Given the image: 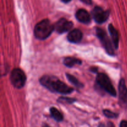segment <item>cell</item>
I'll return each instance as SVG.
<instances>
[{
	"mask_svg": "<svg viewBox=\"0 0 127 127\" xmlns=\"http://www.w3.org/2000/svg\"><path fill=\"white\" fill-rule=\"evenodd\" d=\"M40 83L43 86L53 93L62 94H71L74 91V89L68 86L63 82L61 81L57 78L52 76H43L39 80Z\"/></svg>",
	"mask_w": 127,
	"mask_h": 127,
	"instance_id": "obj_1",
	"label": "cell"
},
{
	"mask_svg": "<svg viewBox=\"0 0 127 127\" xmlns=\"http://www.w3.org/2000/svg\"><path fill=\"white\" fill-rule=\"evenodd\" d=\"M55 30L54 26L48 19H43L38 22L34 27V36L39 40H45L48 38Z\"/></svg>",
	"mask_w": 127,
	"mask_h": 127,
	"instance_id": "obj_2",
	"label": "cell"
},
{
	"mask_svg": "<svg viewBox=\"0 0 127 127\" xmlns=\"http://www.w3.org/2000/svg\"><path fill=\"white\" fill-rule=\"evenodd\" d=\"M96 82L100 88L103 90L111 95L112 96L115 97L117 95V92L112 84L110 78L107 74L104 73H98L96 77Z\"/></svg>",
	"mask_w": 127,
	"mask_h": 127,
	"instance_id": "obj_3",
	"label": "cell"
},
{
	"mask_svg": "<svg viewBox=\"0 0 127 127\" xmlns=\"http://www.w3.org/2000/svg\"><path fill=\"white\" fill-rule=\"evenodd\" d=\"M26 75L20 68H15L11 71L10 81L11 84L17 89H21L24 86L26 82Z\"/></svg>",
	"mask_w": 127,
	"mask_h": 127,
	"instance_id": "obj_4",
	"label": "cell"
},
{
	"mask_svg": "<svg viewBox=\"0 0 127 127\" xmlns=\"http://www.w3.org/2000/svg\"><path fill=\"white\" fill-rule=\"evenodd\" d=\"M96 35L100 40V42L102 44L103 47L105 48V51L109 55H115V51H114V47H113L110 40L107 35L106 32L100 28H97Z\"/></svg>",
	"mask_w": 127,
	"mask_h": 127,
	"instance_id": "obj_5",
	"label": "cell"
},
{
	"mask_svg": "<svg viewBox=\"0 0 127 127\" xmlns=\"http://www.w3.org/2000/svg\"><path fill=\"white\" fill-rule=\"evenodd\" d=\"M92 15L95 22L98 24H102L107 21L110 15L109 11H104L99 6L94 7L92 11Z\"/></svg>",
	"mask_w": 127,
	"mask_h": 127,
	"instance_id": "obj_6",
	"label": "cell"
},
{
	"mask_svg": "<svg viewBox=\"0 0 127 127\" xmlns=\"http://www.w3.org/2000/svg\"><path fill=\"white\" fill-rule=\"evenodd\" d=\"M119 102L120 106L127 109V88L124 79L122 78L119 84Z\"/></svg>",
	"mask_w": 127,
	"mask_h": 127,
	"instance_id": "obj_7",
	"label": "cell"
},
{
	"mask_svg": "<svg viewBox=\"0 0 127 127\" xmlns=\"http://www.w3.org/2000/svg\"><path fill=\"white\" fill-rule=\"evenodd\" d=\"M73 23L64 18H62L55 24V30L59 33H63L69 31L73 27Z\"/></svg>",
	"mask_w": 127,
	"mask_h": 127,
	"instance_id": "obj_8",
	"label": "cell"
},
{
	"mask_svg": "<svg viewBox=\"0 0 127 127\" xmlns=\"http://www.w3.org/2000/svg\"><path fill=\"white\" fill-rule=\"evenodd\" d=\"M76 18L78 21L81 22V23L88 24L91 21V17L89 14V12L85 9H80L78 10L76 12Z\"/></svg>",
	"mask_w": 127,
	"mask_h": 127,
	"instance_id": "obj_9",
	"label": "cell"
},
{
	"mask_svg": "<svg viewBox=\"0 0 127 127\" xmlns=\"http://www.w3.org/2000/svg\"><path fill=\"white\" fill-rule=\"evenodd\" d=\"M83 33L78 29H74L69 32L67 38L70 42L73 43H78L81 41L83 38Z\"/></svg>",
	"mask_w": 127,
	"mask_h": 127,
	"instance_id": "obj_10",
	"label": "cell"
},
{
	"mask_svg": "<svg viewBox=\"0 0 127 127\" xmlns=\"http://www.w3.org/2000/svg\"><path fill=\"white\" fill-rule=\"evenodd\" d=\"M109 31L110 32V36H111L112 40L113 43L114 45V47L115 49H117L119 47V36L118 31H117L116 29L113 26L112 24L109 25Z\"/></svg>",
	"mask_w": 127,
	"mask_h": 127,
	"instance_id": "obj_11",
	"label": "cell"
},
{
	"mask_svg": "<svg viewBox=\"0 0 127 127\" xmlns=\"http://www.w3.org/2000/svg\"><path fill=\"white\" fill-rule=\"evenodd\" d=\"M81 60L73 57H66L63 60V64L68 68H72L76 64H81Z\"/></svg>",
	"mask_w": 127,
	"mask_h": 127,
	"instance_id": "obj_12",
	"label": "cell"
},
{
	"mask_svg": "<svg viewBox=\"0 0 127 127\" xmlns=\"http://www.w3.org/2000/svg\"><path fill=\"white\" fill-rule=\"evenodd\" d=\"M50 112L51 116L53 117V119H54L55 120H56V121L58 122L63 121V114H62L57 108L52 107H51L50 109Z\"/></svg>",
	"mask_w": 127,
	"mask_h": 127,
	"instance_id": "obj_13",
	"label": "cell"
},
{
	"mask_svg": "<svg viewBox=\"0 0 127 127\" xmlns=\"http://www.w3.org/2000/svg\"><path fill=\"white\" fill-rule=\"evenodd\" d=\"M66 78L67 79H68V80L72 84H73L74 86L76 87V88H83L84 85H83V84H82L76 77H74V76L71 75V74H68V73L66 74Z\"/></svg>",
	"mask_w": 127,
	"mask_h": 127,
	"instance_id": "obj_14",
	"label": "cell"
},
{
	"mask_svg": "<svg viewBox=\"0 0 127 127\" xmlns=\"http://www.w3.org/2000/svg\"><path fill=\"white\" fill-rule=\"evenodd\" d=\"M76 101V99H73V98L65 97H60L57 99V102L60 104H71Z\"/></svg>",
	"mask_w": 127,
	"mask_h": 127,
	"instance_id": "obj_15",
	"label": "cell"
},
{
	"mask_svg": "<svg viewBox=\"0 0 127 127\" xmlns=\"http://www.w3.org/2000/svg\"><path fill=\"white\" fill-rule=\"evenodd\" d=\"M103 114L106 117L109 118V119H117L119 116L118 114L113 112L111 110H108V109H105L103 110Z\"/></svg>",
	"mask_w": 127,
	"mask_h": 127,
	"instance_id": "obj_16",
	"label": "cell"
},
{
	"mask_svg": "<svg viewBox=\"0 0 127 127\" xmlns=\"http://www.w3.org/2000/svg\"><path fill=\"white\" fill-rule=\"evenodd\" d=\"M120 127H127V120H122L120 124Z\"/></svg>",
	"mask_w": 127,
	"mask_h": 127,
	"instance_id": "obj_17",
	"label": "cell"
},
{
	"mask_svg": "<svg viewBox=\"0 0 127 127\" xmlns=\"http://www.w3.org/2000/svg\"><path fill=\"white\" fill-rule=\"evenodd\" d=\"M106 127H115V125H114L112 122H108L107 124Z\"/></svg>",
	"mask_w": 127,
	"mask_h": 127,
	"instance_id": "obj_18",
	"label": "cell"
},
{
	"mask_svg": "<svg viewBox=\"0 0 127 127\" xmlns=\"http://www.w3.org/2000/svg\"><path fill=\"white\" fill-rule=\"evenodd\" d=\"M81 1L84 2V3L86 4H91L92 3L91 0H81Z\"/></svg>",
	"mask_w": 127,
	"mask_h": 127,
	"instance_id": "obj_19",
	"label": "cell"
},
{
	"mask_svg": "<svg viewBox=\"0 0 127 127\" xmlns=\"http://www.w3.org/2000/svg\"><path fill=\"white\" fill-rule=\"evenodd\" d=\"M91 71L92 72H93V73H95V72H97V69L96 68H91Z\"/></svg>",
	"mask_w": 127,
	"mask_h": 127,
	"instance_id": "obj_20",
	"label": "cell"
},
{
	"mask_svg": "<svg viewBox=\"0 0 127 127\" xmlns=\"http://www.w3.org/2000/svg\"><path fill=\"white\" fill-rule=\"evenodd\" d=\"M62 1V2H64V3H68V2H70L71 0H61Z\"/></svg>",
	"mask_w": 127,
	"mask_h": 127,
	"instance_id": "obj_21",
	"label": "cell"
},
{
	"mask_svg": "<svg viewBox=\"0 0 127 127\" xmlns=\"http://www.w3.org/2000/svg\"><path fill=\"white\" fill-rule=\"evenodd\" d=\"M42 127H50V126H48V125H47V124H43V125H42Z\"/></svg>",
	"mask_w": 127,
	"mask_h": 127,
	"instance_id": "obj_22",
	"label": "cell"
}]
</instances>
